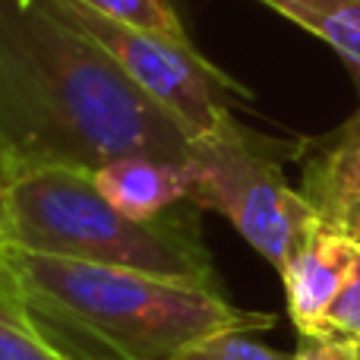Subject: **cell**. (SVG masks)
Listing matches in <instances>:
<instances>
[{
	"label": "cell",
	"mask_w": 360,
	"mask_h": 360,
	"mask_svg": "<svg viewBox=\"0 0 360 360\" xmlns=\"http://www.w3.org/2000/svg\"><path fill=\"white\" fill-rule=\"evenodd\" d=\"M0 143L6 180L89 171L120 155L186 165L193 139L76 25L41 0H0Z\"/></svg>",
	"instance_id": "1"
},
{
	"label": "cell",
	"mask_w": 360,
	"mask_h": 360,
	"mask_svg": "<svg viewBox=\"0 0 360 360\" xmlns=\"http://www.w3.org/2000/svg\"><path fill=\"white\" fill-rule=\"evenodd\" d=\"M4 275L38 313L101 360H171L184 345L218 332H262L275 316L243 310L221 288L158 278L133 269L95 266L0 250Z\"/></svg>",
	"instance_id": "2"
},
{
	"label": "cell",
	"mask_w": 360,
	"mask_h": 360,
	"mask_svg": "<svg viewBox=\"0 0 360 360\" xmlns=\"http://www.w3.org/2000/svg\"><path fill=\"white\" fill-rule=\"evenodd\" d=\"M4 205L19 250L221 288L190 218L174 209L149 221L127 218L95 190L89 171H25L6 180Z\"/></svg>",
	"instance_id": "3"
},
{
	"label": "cell",
	"mask_w": 360,
	"mask_h": 360,
	"mask_svg": "<svg viewBox=\"0 0 360 360\" xmlns=\"http://www.w3.org/2000/svg\"><path fill=\"white\" fill-rule=\"evenodd\" d=\"M184 171L190 180L186 202L224 215L278 272L326 221L316 205L291 190L278 168L253 149L243 133L196 143Z\"/></svg>",
	"instance_id": "4"
},
{
	"label": "cell",
	"mask_w": 360,
	"mask_h": 360,
	"mask_svg": "<svg viewBox=\"0 0 360 360\" xmlns=\"http://www.w3.org/2000/svg\"><path fill=\"white\" fill-rule=\"evenodd\" d=\"M41 4L76 25L86 38H92L124 70L127 79L193 139V146L240 136V127L234 124L221 95L228 79L196 48H180L149 32L114 22L82 0H41Z\"/></svg>",
	"instance_id": "5"
},
{
	"label": "cell",
	"mask_w": 360,
	"mask_h": 360,
	"mask_svg": "<svg viewBox=\"0 0 360 360\" xmlns=\"http://www.w3.org/2000/svg\"><path fill=\"white\" fill-rule=\"evenodd\" d=\"M360 256V240L323 221L281 269L288 316L300 335H323V319Z\"/></svg>",
	"instance_id": "6"
},
{
	"label": "cell",
	"mask_w": 360,
	"mask_h": 360,
	"mask_svg": "<svg viewBox=\"0 0 360 360\" xmlns=\"http://www.w3.org/2000/svg\"><path fill=\"white\" fill-rule=\"evenodd\" d=\"M95 190L117 212L136 221H149L174 205L186 202L190 180L184 165L162 162L152 155H120L92 171Z\"/></svg>",
	"instance_id": "7"
},
{
	"label": "cell",
	"mask_w": 360,
	"mask_h": 360,
	"mask_svg": "<svg viewBox=\"0 0 360 360\" xmlns=\"http://www.w3.org/2000/svg\"><path fill=\"white\" fill-rule=\"evenodd\" d=\"M0 360H101L25 300L0 269Z\"/></svg>",
	"instance_id": "8"
},
{
	"label": "cell",
	"mask_w": 360,
	"mask_h": 360,
	"mask_svg": "<svg viewBox=\"0 0 360 360\" xmlns=\"http://www.w3.org/2000/svg\"><path fill=\"white\" fill-rule=\"evenodd\" d=\"M300 29L313 32L360 70V0H262Z\"/></svg>",
	"instance_id": "9"
},
{
	"label": "cell",
	"mask_w": 360,
	"mask_h": 360,
	"mask_svg": "<svg viewBox=\"0 0 360 360\" xmlns=\"http://www.w3.org/2000/svg\"><path fill=\"white\" fill-rule=\"evenodd\" d=\"M304 196L316 205L319 215L348 199H360V124L310 171Z\"/></svg>",
	"instance_id": "10"
},
{
	"label": "cell",
	"mask_w": 360,
	"mask_h": 360,
	"mask_svg": "<svg viewBox=\"0 0 360 360\" xmlns=\"http://www.w3.org/2000/svg\"><path fill=\"white\" fill-rule=\"evenodd\" d=\"M82 4L92 6L101 16L114 19V22L149 32V35L180 44V48H193V41L184 32V22H180V16L168 0H82Z\"/></svg>",
	"instance_id": "11"
},
{
	"label": "cell",
	"mask_w": 360,
	"mask_h": 360,
	"mask_svg": "<svg viewBox=\"0 0 360 360\" xmlns=\"http://www.w3.org/2000/svg\"><path fill=\"white\" fill-rule=\"evenodd\" d=\"M171 360H291V354L262 345L253 332H218L184 345Z\"/></svg>",
	"instance_id": "12"
},
{
	"label": "cell",
	"mask_w": 360,
	"mask_h": 360,
	"mask_svg": "<svg viewBox=\"0 0 360 360\" xmlns=\"http://www.w3.org/2000/svg\"><path fill=\"white\" fill-rule=\"evenodd\" d=\"M323 335H338V338L360 342V256H357L354 269H351L348 281L338 291V297L326 310Z\"/></svg>",
	"instance_id": "13"
},
{
	"label": "cell",
	"mask_w": 360,
	"mask_h": 360,
	"mask_svg": "<svg viewBox=\"0 0 360 360\" xmlns=\"http://www.w3.org/2000/svg\"><path fill=\"white\" fill-rule=\"evenodd\" d=\"M291 360H360V342L338 335H300Z\"/></svg>",
	"instance_id": "14"
},
{
	"label": "cell",
	"mask_w": 360,
	"mask_h": 360,
	"mask_svg": "<svg viewBox=\"0 0 360 360\" xmlns=\"http://www.w3.org/2000/svg\"><path fill=\"white\" fill-rule=\"evenodd\" d=\"M326 221L335 224L338 231H345V234L357 237L360 234V199H348V202L335 205L332 212H326Z\"/></svg>",
	"instance_id": "15"
},
{
	"label": "cell",
	"mask_w": 360,
	"mask_h": 360,
	"mask_svg": "<svg viewBox=\"0 0 360 360\" xmlns=\"http://www.w3.org/2000/svg\"><path fill=\"white\" fill-rule=\"evenodd\" d=\"M13 247V234H10V218H6V205H4V193H0V250Z\"/></svg>",
	"instance_id": "16"
},
{
	"label": "cell",
	"mask_w": 360,
	"mask_h": 360,
	"mask_svg": "<svg viewBox=\"0 0 360 360\" xmlns=\"http://www.w3.org/2000/svg\"><path fill=\"white\" fill-rule=\"evenodd\" d=\"M0 174H4V184H6V152H4V143H0Z\"/></svg>",
	"instance_id": "17"
},
{
	"label": "cell",
	"mask_w": 360,
	"mask_h": 360,
	"mask_svg": "<svg viewBox=\"0 0 360 360\" xmlns=\"http://www.w3.org/2000/svg\"><path fill=\"white\" fill-rule=\"evenodd\" d=\"M4 186H6V184H4V174H0V193H4Z\"/></svg>",
	"instance_id": "18"
},
{
	"label": "cell",
	"mask_w": 360,
	"mask_h": 360,
	"mask_svg": "<svg viewBox=\"0 0 360 360\" xmlns=\"http://www.w3.org/2000/svg\"><path fill=\"white\" fill-rule=\"evenodd\" d=\"M357 240H360V234H357Z\"/></svg>",
	"instance_id": "19"
}]
</instances>
